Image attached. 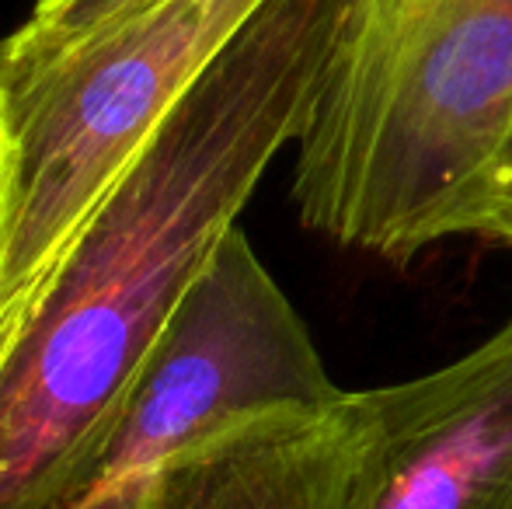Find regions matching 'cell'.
Masks as SVG:
<instances>
[{"label": "cell", "instance_id": "cell-3", "mask_svg": "<svg viewBox=\"0 0 512 509\" xmlns=\"http://www.w3.org/2000/svg\"><path fill=\"white\" fill-rule=\"evenodd\" d=\"M269 0H161L42 67L4 74L11 175L0 206V356L102 206Z\"/></svg>", "mask_w": 512, "mask_h": 509}, {"label": "cell", "instance_id": "cell-8", "mask_svg": "<svg viewBox=\"0 0 512 509\" xmlns=\"http://www.w3.org/2000/svg\"><path fill=\"white\" fill-rule=\"evenodd\" d=\"M471 238H485V241H492V245L506 248V252L512 255V161H509V168L499 175L495 189L488 192L481 213L474 217Z\"/></svg>", "mask_w": 512, "mask_h": 509}, {"label": "cell", "instance_id": "cell-4", "mask_svg": "<svg viewBox=\"0 0 512 509\" xmlns=\"http://www.w3.org/2000/svg\"><path fill=\"white\" fill-rule=\"evenodd\" d=\"M342 394L293 300L230 227L53 509H136L150 478L216 429Z\"/></svg>", "mask_w": 512, "mask_h": 509}, {"label": "cell", "instance_id": "cell-9", "mask_svg": "<svg viewBox=\"0 0 512 509\" xmlns=\"http://www.w3.org/2000/svg\"><path fill=\"white\" fill-rule=\"evenodd\" d=\"M7 175H11V133H7V112H4V84H0V206H4Z\"/></svg>", "mask_w": 512, "mask_h": 509}, {"label": "cell", "instance_id": "cell-1", "mask_svg": "<svg viewBox=\"0 0 512 509\" xmlns=\"http://www.w3.org/2000/svg\"><path fill=\"white\" fill-rule=\"evenodd\" d=\"M338 0H269L164 119L0 356V509H53L209 255L297 143Z\"/></svg>", "mask_w": 512, "mask_h": 509}, {"label": "cell", "instance_id": "cell-5", "mask_svg": "<svg viewBox=\"0 0 512 509\" xmlns=\"http://www.w3.org/2000/svg\"><path fill=\"white\" fill-rule=\"evenodd\" d=\"M356 401L352 509H512V318L446 367Z\"/></svg>", "mask_w": 512, "mask_h": 509}, {"label": "cell", "instance_id": "cell-2", "mask_svg": "<svg viewBox=\"0 0 512 509\" xmlns=\"http://www.w3.org/2000/svg\"><path fill=\"white\" fill-rule=\"evenodd\" d=\"M307 231L391 265L471 234L512 161V0H338L297 136Z\"/></svg>", "mask_w": 512, "mask_h": 509}, {"label": "cell", "instance_id": "cell-6", "mask_svg": "<svg viewBox=\"0 0 512 509\" xmlns=\"http://www.w3.org/2000/svg\"><path fill=\"white\" fill-rule=\"evenodd\" d=\"M359 440L356 391L317 408H269L171 457L136 509H352Z\"/></svg>", "mask_w": 512, "mask_h": 509}, {"label": "cell", "instance_id": "cell-7", "mask_svg": "<svg viewBox=\"0 0 512 509\" xmlns=\"http://www.w3.org/2000/svg\"><path fill=\"white\" fill-rule=\"evenodd\" d=\"M154 4L161 0H35L25 25L0 39V70L21 74L42 67Z\"/></svg>", "mask_w": 512, "mask_h": 509}]
</instances>
